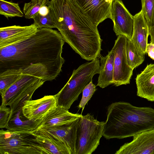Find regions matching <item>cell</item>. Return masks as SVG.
<instances>
[{"label":"cell","instance_id":"cell-1","mask_svg":"<svg viewBox=\"0 0 154 154\" xmlns=\"http://www.w3.org/2000/svg\"><path fill=\"white\" fill-rule=\"evenodd\" d=\"M65 42L57 31L42 28L25 40L0 48V76L27 75L45 82L55 79L65 62Z\"/></svg>","mask_w":154,"mask_h":154},{"label":"cell","instance_id":"cell-2","mask_svg":"<svg viewBox=\"0 0 154 154\" xmlns=\"http://www.w3.org/2000/svg\"><path fill=\"white\" fill-rule=\"evenodd\" d=\"M49 14L65 42L84 59L100 56L102 40L97 26L76 0H50Z\"/></svg>","mask_w":154,"mask_h":154},{"label":"cell","instance_id":"cell-3","mask_svg":"<svg viewBox=\"0 0 154 154\" xmlns=\"http://www.w3.org/2000/svg\"><path fill=\"white\" fill-rule=\"evenodd\" d=\"M107 110L103 134L106 139L133 137L154 128V109L150 107L119 101L109 105Z\"/></svg>","mask_w":154,"mask_h":154},{"label":"cell","instance_id":"cell-4","mask_svg":"<svg viewBox=\"0 0 154 154\" xmlns=\"http://www.w3.org/2000/svg\"><path fill=\"white\" fill-rule=\"evenodd\" d=\"M99 58L97 57L90 62L82 64L73 70L68 81L55 94L57 106L67 110L70 108L94 76L99 73Z\"/></svg>","mask_w":154,"mask_h":154},{"label":"cell","instance_id":"cell-5","mask_svg":"<svg viewBox=\"0 0 154 154\" xmlns=\"http://www.w3.org/2000/svg\"><path fill=\"white\" fill-rule=\"evenodd\" d=\"M45 82L34 76L22 75L17 81L1 96L2 105L9 106L11 112L9 119L22 110L24 102L31 99L35 91Z\"/></svg>","mask_w":154,"mask_h":154},{"label":"cell","instance_id":"cell-6","mask_svg":"<svg viewBox=\"0 0 154 154\" xmlns=\"http://www.w3.org/2000/svg\"><path fill=\"white\" fill-rule=\"evenodd\" d=\"M104 122H100L88 113L79 118L75 154H91L100 144Z\"/></svg>","mask_w":154,"mask_h":154},{"label":"cell","instance_id":"cell-7","mask_svg":"<svg viewBox=\"0 0 154 154\" xmlns=\"http://www.w3.org/2000/svg\"><path fill=\"white\" fill-rule=\"evenodd\" d=\"M46 154L31 131L0 130V154Z\"/></svg>","mask_w":154,"mask_h":154},{"label":"cell","instance_id":"cell-8","mask_svg":"<svg viewBox=\"0 0 154 154\" xmlns=\"http://www.w3.org/2000/svg\"><path fill=\"white\" fill-rule=\"evenodd\" d=\"M127 38L118 36L111 50L114 56L113 83L116 86L129 84L133 69L128 65L126 54Z\"/></svg>","mask_w":154,"mask_h":154},{"label":"cell","instance_id":"cell-9","mask_svg":"<svg viewBox=\"0 0 154 154\" xmlns=\"http://www.w3.org/2000/svg\"><path fill=\"white\" fill-rule=\"evenodd\" d=\"M111 20L113 23V29L117 36L123 35L128 39L132 38L134 19L122 0H114L111 10Z\"/></svg>","mask_w":154,"mask_h":154},{"label":"cell","instance_id":"cell-10","mask_svg":"<svg viewBox=\"0 0 154 154\" xmlns=\"http://www.w3.org/2000/svg\"><path fill=\"white\" fill-rule=\"evenodd\" d=\"M132 140L121 146L115 154H154V128L133 137Z\"/></svg>","mask_w":154,"mask_h":154},{"label":"cell","instance_id":"cell-11","mask_svg":"<svg viewBox=\"0 0 154 154\" xmlns=\"http://www.w3.org/2000/svg\"><path fill=\"white\" fill-rule=\"evenodd\" d=\"M57 106L55 95H46L37 100L25 101L23 103L22 112L24 116L29 119L42 120Z\"/></svg>","mask_w":154,"mask_h":154},{"label":"cell","instance_id":"cell-12","mask_svg":"<svg viewBox=\"0 0 154 154\" xmlns=\"http://www.w3.org/2000/svg\"><path fill=\"white\" fill-rule=\"evenodd\" d=\"M76 0L96 26L107 18L111 19V10L114 0Z\"/></svg>","mask_w":154,"mask_h":154},{"label":"cell","instance_id":"cell-13","mask_svg":"<svg viewBox=\"0 0 154 154\" xmlns=\"http://www.w3.org/2000/svg\"><path fill=\"white\" fill-rule=\"evenodd\" d=\"M39 29L34 23L25 26L14 25L0 28V48L13 45L29 38Z\"/></svg>","mask_w":154,"mask_h":154},{"label":"cell","instance_id":"cell-14","mask_svg":"<svg viewBox=\"0 0 154 154\" xmlns=\"http://www.w3.org/2000/svg\"><path fill=\"white\" fill-rule=\"evenodd\" d=\"M79 118L71 122L58 126L41 128L46 131L55 139L63 143L70 154H75Z\"/></svg>","mask_w":154,"mask_h":154},{"label":"cell","instance_id":"cell-15","mask_svg":"<svg viewBox=\"0 0 154 154\" xmlns=\"http://www.w3.org/2000/svg\"><path fill=\"white\" fill-rule=\"evenodd\" d=\"M137 95L154 101V64H147L136 78Z\"/></svg>","mask_w":154,"mask_h":154},{"label":"cell","instance_id":"cell-16","mask_svg":"<svg viewBox=\"0 0 154 154\" xmlns=\"http://www.w3.org/2000/svg\"><path fill=\"white\" fill-rule=\"evenodd\" d=\"M31 133L47 154H70L63 143L55 139L42 129L38 128L31 131Z\"/></svg>","mask_w":154,"mask_h":154},{"label":"cell","instance_id":"cell-17","mask_svg":"<svg viewBox=\"0 0 154 154\" xmlns=\"http://www.w3.org/2000/svg\"><path fill=\"white\" fill-rule=\"evenodd\" d=\"M82 115L70 112L68 110L57 106L43 118L38 128H49L67 124L78 119Z\"/></svg>","mask_w":154,"mask_h":154},{"label":"cell","instance_id":"cell-18","mask_svg":"<svg viewBox=\"0 0 154 154\" xmlns=\"http://www.w3.org/2000/svg\"><path fill=\"white\" fill-rule=\"evenodd\" d=\"M133 35L131 40L134 44L145 54L147 53L149 27L142 10L134 16Z\"/></svg>","mask_w":154,"mask_h":154},{"label":"cell","instance_id":"cell-19","mask_svg":"<svg viewBox=\"0 0 154 154\" xmlns=\"http://www.w3.org/2000/svg\"><path fill=\"white\" fill-rule=\"evenodd\" d=\"M100 58L99 75L97 86L103 88L113 83L114 54L111 50Z\"/></svg>","mask_w":154,"mask_h":154},{"label":"cell","instance_id":"cell-20","mask_svg":"<svg viewBox=\"0 0 154 154\" xmlns=\"http://www.w3.org/2000/svg\"><path fill=\"white\" fill-rule=\"evenodd\" d=\"M22 110L13 114L9 119L6 128L10 131H31L37 128L42 120L35 121L24 118Z\"/></svg>","mask_w":154,"mask_h":154},{"label":"cell","instance_id":"cell-21","mask_svg":"<svg viewBox=\"0 0 154 154\" xmlns=\"http://www.w3.org/2000/svg\"><path fill=\"white\" fill-rule=\"evenodd\" d=\"M126 51L128 65L132 69L140 65L144 61L145 54L139 49L131 40L127 38Z\"/></svg>","mask_w":154,"mask_h":154},{"label":"cell","instance_id":"cell-22","mask_svg":"<svg viewBox=\"0 0 154 154\" xmlns=\"http://www.w3.org/2000/svg\"><path fill=\"white\" fill-rule=\"evenodd\" d=\"M0 14L8 19L14 17H22L24 16L18 3L5 0H0Z\"/></svg>","mask_w":154,"mask_h":154},{"label":"cell","instance_id":"cell-23","mask_svg":"<svg viewBox=\"0 0 154 154\" xmlns=\"http://www.w3.org/2000/svg\"><path fill=\"white\" fill-rule=\"evenodd\" d=\"M50 0H31L30 2L25 3L23 11L26 19H33L39 13L40 8L48 5Z\"/></svg>","mask_w":154,"mask_h":154},{"label":"cell","instance_id":"cell-24","mask_svg":"<svg viewBox=\"0 0 154 154\" xmlns=\"http://www.w3.org/2000/svg\"><path fill=\"white\" fill-rule=\"evenodd\" d=\"M142 9L149 28L154 26V0H141Z\"/></svg>","mask_w":154,"mask_h":154},{"label":"cell","instance_id":"cell-25","mask_svg":"<svg viewBox=\"0 0 154 154\" xmlns=\"http://www.w3.org/2000/svg\"><path fill=\"white\" fill-rule=\"evenodd\" d=\"M96 90V86L93 83L92 80L87 84L82 91V97L78 106L79 108L82 109V111L86 104L90 99Z\"/></svg>","mask_w":154,"mask_h":154},{"label":"cell","instance_id":"cell-26","mask_svg":"<svg viewBox=\"0 0 154 154\" xmlns=\"http://www.w3.org/2000/svg\"><path fill=\"white\" fill-rule=\"evenodd\" d=\"M33 19L34 23L38 26L39 29H52L55 28L54 23L49 13L45 16L41 15L38 13Z\"/></svg>","mask_w":154,"mask_h":154},{"label":"cell","instance_id":"cell-27","mask_svg":"<svg viewBox=\"0 0 154 154\" xmlns=\"http://www.w3.org/2000/svg\"><path fill=\"white\" fill-rule=\"evenodd\" d=\"M21 75H11L0 76V93L1 96L17 81Z\"/></svg>","mask_w":154,"mask_h":154},{"label":"cell","instance_id":"cell-28","mask_svg":"<svg viewBox=\"0 0 154 154\" xmlns=\"http://www.w3.org/2000/svg\"><path fill=\"white\" fill-rule=\"evenodd\" d=\"M11 112L10 108L1 105L0 107V128L6 127Z\"/></svg>","mask_w":154,"mask_h":154},{"label":"cell","instance_id":"cell-29","mask_svg":"<svg viewBox=\"0 0 154 154\" xmlns=\"http://www.w3.org/2000/svg\"><path fill=\"white\" fill-rule=\"evenodd\" d=\"M146 52L149 56L153 60H154V43L150 42L148 44Z\"/></svg>","mask_w":154,"mask_h":154},{"label":"cell","instance_id":"cell-30","mask_svg":"<svg viewBox=\"0 0 154 154\" xmlns=\"http://www.w3.org/2000/svg\"><path fill=\"white\" fill-rule=\"evenodd\" d=\"M49 13V8L48 6L45 5L42 7L39 11V14L41 15L45 16Z\"/></svg>","mask_w":154,"mask_h":154},{"label":"cell","instance_id":"cell-31","mask_svg":"<svg viewBox=\"0 0 154 154\" xmlns=\"http://www.w3.org/2000/svg\"><path fill=\"white\" fill-rule=\"evenodd\" d=\"M149 35L150 36V42L154 43V26L149 28Z\"/></svg>","mask_w":154,"mask_h":154}]
</instances>
